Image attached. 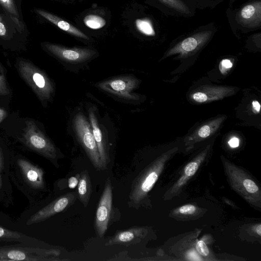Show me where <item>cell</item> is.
Instances as JSON below:
<instances>
[{
    "label": "cell",
    "mask_w": 261,
    "mask_h": 261,
    "mask_svg": "<svg viewBox=\"0 0 261 261\" xmlns=\"http://www.w3.org/2000/svg\"><path fill=\"white\" fill-rule=\"evenodd\" d=\"M0 4L7 11L11 18L21 31L23 25L19 20L18 12L14 0H0Z\"/></svg>",
    "instance_id": "cell-18"
},
{
    "label": "cell",
    "mask_w": 261,
    "mask_h": 261,
    "mask_svg": "<svg viewBox=\"0 0 261 261\" xmlns=\"http://www.w3.org/2000/svg\"><path fill=\"white\" fill-rule=\"evenodd\" d=\"M113 192L110 177L105 182L102 193L97 207L95 218V229L97 235L102 238L106 233L112 211Z\"/></svg>",
    "instance_id": "cell-9"
},
{
    "label": "cell",
    "mask_w": 261,
    "mask_h": 261,
    "mask_svg": "<svg viewBox=\"0 0 261 261\" xmlns=\"http://www.w3.org/2000/svg\"><path fill=\"white\" fill-rule=\"evenodd\" d=\"M256 232L257 233V234L259 235V236H261V225L260 224H259L256 229Z\"/></svg>",
    "instance_id": "cell-35"
},
{
    "label": "cell",
    "mask_w": 261,
    "mask_h": 261,
    "mask_svg": "<svg viewBox=\"0 0 261 261\" xmlns=\"http://www.w3.org/2000/svg\"><path fill=\"white\" fill-rule=\"evenodd\" d=\"M198 168V165L196 162H193L188 164L185 168V173L187 176L193 175Z\"/></svg>",
    "instance_id": "cell-25"
},
{
    "label": "cell",
    "mask_w": 261,
    "mask_h": 261,
    "mask_svg": "<svg viewBox=\"0 0 261 261\" xmlns=\"http://www.w3.org/2000/svg\"><path fill=\"white\" fill-rule=\"evenodd\" d=\"M0 171H1V156H0ZM2 186V179L1 177V175L0 173V190L1 189Z\"/></svg>",
    "instance_id": "cell-36"
},
{
    "label": "cell",
    "mask_w": 261,
    "mask_h": 261,
    "mask_svg": "<svg viewBox=\"0 0 261 261\" xmlns=\"http://www.w3.org/2000/svg\"><path fill=\"white\" fill-rule=\"evenodd\" d=\"M85 24L90 28L93 29H98L103 27L106 21L101 17L91 14L85 17L84 19Z\"/></svg>",
    "instance_id": "cell-21"
},
{
    "label": "cell",
    "mask_w": 261,
    "mask_h": 261,
    "mask_svg": "<svg viewBox=\"0 0 261 261\" xmlns=\"http://www.w3.org/2000/svg\"><path fill=\"white\" fill-rule=\"evenodd\" d=\"M136 25L137 29L142 33L151 36L154 34V30L150 22L145 19H137Z\"/></svg>",
    "instance_id": "cell-22"
},
{
    "label": "cell",
    "mask_w": 261,
    "mask_h": 261,
    "mask_svg": "<svg viewBox=\"0 0 261 261\" xmlns=\"http://www.w3.org/2000/svg\"><path fill=\"white\" fill-rule=\"evenodd\" d=\"M141 80L132 74L115 76L95 84L97 89L114 99L130 105H139L142 96L135 91L139 87Z\"/></svg>",
    "instance_id": "cell-1"
},
{
    "label": "cell",
    "mask_w": 261,
    "mask_h": 261,
    "mask_svg": "<svg viewBox=\"0 0 261 261\" xmlns=\"http://www.w3.org/2000/svg\"><path fill=\"white\" fill-rule=\"evenodd\" d=\"M86 113L90 122L100 159L105 169L110 161V140L108 129L99 115L96 106L91 102L85 104Z\"/></svg>",
    "instance_id": "cell-6"
},
{
    "label": "cell",
    "mask_w": 261,
    "mask_h": 261,
    "mask_svg": "<svg viewBox=\"0 0 261 261\" xmlns=\"http://www.w3.org/2000/svg\"><path fill=\"white\" fill-rule=\"evenodd\" d=\"M80 177V174H77L76 176H72L68 179V186L70 188H74L77 186Z\"/></svg>",
    "instance_id": "cell-29"
},
{
    "label": "cell",
    "mask_w": 261,
    "mask_h": 261,
    "mask_svg": "<svg viewBox=\"0 0 261 261\" xmlns=\"http://www.w3.org/2000/svg\"><path fill=\"white\" fill-rule=\"evenodd\" d=\"M233 66L232 62L227 59L222 60L220 64V69L222 73H224L225 72L230 69Z\"/></svg>",
    "instance_id": "cell-27"
},
{
    "label": "cell",
    "mask_w": 261,
    "mask_h": 261,
    "mask_svg": "<svg viewBox=\"0 0 261 261\" xmlns=\"http://www.w3.org/2000/svg\"><path fill=\"white\" fill-rule=\"evenodd\" d=\"M75 192H69L57 198L53 202L33 215L27 222V225L46 220L68 207L76 200Z\"/></svg>",
    "instance_id": "cell-11"
},
{
    "label": "cell",
    "mask_w": 261,
    "mask_h": 261,
    "mask_svg": "<svg viewBox=\"0 0 261 261\" xmlns=\"http://www.w3.org/2000/svg\"><path fill=\"white\" fill-rule=\"evenodd\" d=\"M6 115L7 112L6 110L2 108H0V122L3 120V119L6 117Z\"/></svg>",
    "instance_id": "cell-34"
},
{
    "label": "cell",
    "mask_w": 261,
    "mask_h": 261,
    "mask_svg": "<svg viewBox=\"0 0 261 261\" xmlns=\"http://www.w3.org/2000/svg\"><path fill=\"white\" fill-rule=\"evenodd\" d=\"M196 208V207L192 204H187L181 206L179 211V213L183 214H193Z\"/></svg>",
    "instance_id": "cell-28"
},
{
    "label": "cell",
    "mask_w": 261,
    "mask_h": 261,
    "mask_svg": "<svg viewBox=\"0 0 261 261\" xmlns=\"http://www.w3.org/2000/svg\"><path fill=\"white\" fill-rule=\"evenodd\" d=\"M18 66L21 77L39 98L43 101H51L55 94V85L46 73L24 60H20Z\"/></svg>",
    "instance_id": "cell-4"
},
{
    "label": "cell",
    "mask_w": 261,
    "mask_h": 261,
    "mask_svg": "<svg viewBox=\"0 0 261 261\" xmlns=\"http://www.w3.org/2000/svg\"><path fill=\"white\" fill-rule=\"evenodd\" d=\"M188 257L191 260H200L197 253L194 251L189 253Z\"/></svg>",
    "instance_id": "cell-33"
},
{
    "label": "cell",
    "mask_w": 261,
    "mask_h": 261,
    "mask_svg": "<svg viewBox=\"0 0 261 261\" xmlns=\"http://www.w3.org/2000/svg\"><path fill=\"white\" fill-rule=\"evenodd\" d=\"M213 33L212 30H203L195 33L179 41L165 53L163 58L177 55L185 58L196 53L210 40Z\"/></svg>",
    "instance_id": "cell-8"
},
{
    "label": "cell",
    "mask_w": 261,
    "mask_h": 261,
    "mask_svg": "<svg viewBox=\"0 0 261 261\" xmlns=\"http://www.w3.org/2000/svg\"><path fill=\"white\" fill-rule=\"evenodd\" d=\"M196 248L198 253L201 255L207 256L209 253L208 249L203 241H199L197 243Z\"/></svg>",
    "instance_id": "cell-26"
},
{
    "label": "cell",
    "mask_w": 261,
    "mask_h": 261,
    "mask_svg": "<svg viewBox=\"0 0 261 261\" xmlns=\"http://www.w3.org/2000/svg\"><path fill=\"white\" fill-rule=\"evenodd\" d=\"M170 8L183 15H189L191 12L181 0H159Z\"/></svg>",
    "instance_id": "cell-20"
},
{
    "label": "cell",
    "mask_w": 261,
    "mask_h": 261,
    "mask_svg": "<svg viewBox=\"0 0 261 261\" xmlns=\"http://www.w3.org/2000/svg\"><path fill=\"white\" fill-rule=\"evenodd\" d=\"M142 228L133 227L128 229L119 231L110 238L106 244V245H128L136 241L140 237Z\"/></svg>",
    "instance_id": "cell-16"
},
{
    "label": "cell",
    "mask_w": 261,
    "mask_h": 261,
    "mask_svg": "<svg viewBox=\"0 0 261 261\" xmlns=\"http://www.w3.org/2000/svg\"><path fill=\"white\" fill-rule=\"evenodd\" d=\"M226 118V115H221L206 121L190 133L186 141L193 143L208 138L218 132Z\"/></svg>",
    "instance_id": "cell-13"
},
{
    "label": "cell",
    "mask_w": 261,
    "mask_h": 261,
    "mask_svg": "<svg viewBox=\"0 0 261 261\" xmlns=\"http://www.w3.org/2000/svg\"><path fill=\"white\" fill-rule=\"evenodd\" d=\"M34 11L42 17L58 27L61 30L78 38L86 40L89 39L88 37L82 31L78 30L76 28L73 26L67 21L61 19L58 16L40 9H35Z\"/></svg>",
    "instance_id": "cell-15"
},
{
    "label": "cell",
    "mask_w": 261,
    "mask_h": 261,
    "mask_svg": "<svg viewBox=\"0 0 261 261\" xmlns=\"http://www.w3.org/2000/svg\"><path fill=\"white\" fill-rule=\"evenodd\" d=\"M228 145L231 148H236L239 146L240 141L238 138L233 137L228 142Z\"/></svg>",
    "instance_id": "cell-30"
},
{
    "label": "cell",
    "mask_w": 261,
    "mask_h": 261,
    "mask_svg": "<svg viewBox=\"0 0 261 261\" xmlns=\"http://www.w3.org/2000/svg\"><path fill=\"white\" fill-rule=\"evenodd\" d=\"M7 34V29L5 24L0 14V36H5Z\"/></svg>",
    "instance_id": "cell-31"
},
{
    "label": "cell",
    "mask_w": 261,
    "mask_h": 261,
    "mask_svg": "<svg viewBox=\"0 0 261 261\" xmlns=\"http://www.w3.org/2000/svg\"><path fill=\"white\" fill-rule=\"evenodd\" d=\"M43 46L66 70L74 73L87 67L98 55L96 50L87 47H68L48 42L44 43Z\"/></svg>",
    "instance_id": "cell-2"
},
{
    "label": "cell",
    "mask_w": 261,
    "mask_h": 261,
    "mask_svg": "<svg viewBox=\"0 0 261 261\" xmlns=\"http://www.w3.org/2000/svg\"><path fill=\"white\" fill-rule=\"evenodd\" d=\"M23 138L25 144L30 148L50 159H55L58 149L51 140L40 130L32 120L25 121Z\"/></svg>",
    "instance_id": "cell-7"
},
{
    "label": "cell",
    "mask_w": 261,
    "mask_h": 261,
    "mask_svg": "<svg viewBox=\"0 0 261 261\" xmlns=\"http://www.w3.org/2000/svg\"><path fill=\"white\" fill-rule=\"evenodd\" d=\"M60 251L54 249L18 246H0V261H46L57 260Z\"/></svg>",
    "instance_id": "cell-5"
},
{
    "label": "cell",
    "mask_w": 261,
    "mask_h": 261,
    "mask_svg": "<svg viewBox=\"0 0 261 261\" xmlns=\"http://www.w3.org/2000/svg\"><path fill=\"white\" fill-rule=\"evenodd\" d=\"M27 236L0 226V240L4 241H21Z\"/></svg>",
    "instance_id": "cell-19"
},
{
    "label": "cell",
    "mask_w": 261,
    "mask_h": 261,
    "mask_svg": "<svg viewBox=\"0 0 261 261\" xmlns=\"http://www.w3.org/2000/svg\"><path fill=\"white\" fill-rule=\"evenodd\" d=\"M9 93L10 90L7 83L5 72L0 64V95L6 96Z\"/></svg>",
    "instance_id": "cell-23"
},
{
    "label": "cell",
    "mask_w": 261,
    "mask_h": 261,
    "mask_svg": "<svg viewBox=\"0 0 261 261\" xmlns=\"http://www.w3.org/2000/svg\"><path fill=\"white\" fill-rule=\"evenodd\" d=\"M235 1H236V0H231L230 1V4L233 3Z\"/></svg>",
    "instance_id": "cell-37"
},
{
    "label": "cell",
    "mask_w": 261,
    "mask_h": 261,
    "mask_svg": "<svg viewBox=\"0 0 261 261\" xmlns=\"http://www.w3.org/2000/svg\"><path fill=\"white\" fill-rule=\"evenodd\" d=\"M243 186L246 191L250 193H254L258 190V188L255 183L249 179H246L244 180Z\"/></svg>",
    "instance_id": "cell-24"
},
{
    "label": "cell",
    "mask_w": 261,
    "mask_h": 261,
    "mask_svg": "<svg viewBox=\"0 0 261 261\" xmlns=\"http://www.w3.org/2000/svg\"><path fill=\"white\" fill-rule=\"evenodd\" d=\"M92 193V186L88 172L83 170L80 174L77 184V196L80 200L86 207Z\"/></svg>",
    "instance_id": "cell-17"
},
{
    "label": "cell",
    "mask_w": 261,
    "mask_h": 261,
    "mask_svg": "<svg viewBox=\"0 0 261 261\" xmlns=\"http://www.w3.org/2000/svg\"><path fill=\"white\" fill-rule=\"evenodd\" d=\"M71 126L76 140L82 146L93 166L98 170L105 169L94 138L86 113L77 108L71 116Z\"/></svg>",
    "instance_id": "cell-3"
},
{
    "label": "cell",
    "mask_w": 261,
    "mask_h": 261,
    "mask_svg": "<svg viewBox=\"0 0 261 261\" xmlns=\"http://www.w3.org/2000/svg\"><path fill=\"white\" fill-rule=\"evenodd\" d=\"M252 106L255 113H259L260 111V105L257 100H253L252 102Z\"/></svg>",
    "instance_id": "cell-32"
},
{
    "label": "cell",
    "mask_w": 261,
    "mask_h": 261,
    "mask_svg": "<svg viewBox=\"0 0 261 261\" xmlns=\"http://www.w3.org/2000/svg\"><path fill=\"white\" fill-rule=\"evenodd\" d=\"M236 87L220 86H202L193 90L189 94V99L196 103H206L220 100L234 94Z\"/></svg>",
    "instance_id": "cell-10"
},
{
    "label": "cell",
    "mask_w": 261,
    "mask_h": 261,
    "mask_svg": "<svg viewBox=\"0 0 261 261\" xmlns=\"http://www.w3.org/2000/svg\"><path fill=\"white\" fill-rule=\"evenodd\" d=\"M237 20L244 27L255 28L261 24V1L255 0L244 5L238 11Z\"/></svg>",
    "instance_id": "cell-12"
},
{
    "label": "cell",
    "mask_w": 261,
    "mask_h": 261,
    "mask_svg": "<svg viewBox=\"0 0 261 261\" xmlns=\"http://www.w3.org/2000/svg\"><path fill=\"white\" fill-rule=\"evenodd\" d=\"M17 164L25 181L31 187L35 189L44 187V171L41 168L24 159L18 160Z\"/></svg>",
    "instance_id": "cell-14"
}]
</instances>
